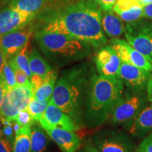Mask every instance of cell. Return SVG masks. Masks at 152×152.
I'll use <instances>...</instances> for the list:
<instances>
[{"mask_svg": "<svg viewBox=\"0 0 152 152\" xmlns=\"http://www.w3.org/2000/svg\"><path fill=\"white\" fill-rule=\"evenodd\" d=\"M92 0L75 3L45 11L39 16L40 29L61 33L90 44L94 48L107 42L102 24L101 8Z\"/></svg>", "mask_w": 152, "mask_h": 152, "instance_id": "6da1fadb", "label": "cell"}, {"mask_svg": "<svg viewBox=\"0 0 152 152\" xmlns=\"http://www.w3.org/2000/svg\"><path fill=\"white\" fill-rule=\"evenodd\" d=\"M85 66L64 71L56 81L51 101L69 115L77 127L83 124L92 76Z\"/></svg>", "mask_w": 152, "mask_h": 152, "instance_id": "7a4b0ae2", "label": "cell"}, {"mask_svg": "<svg viewBox=\"0 0 152 152\" xmlns=\"http://www.w3.org/2000/svg\"><path fill=\"white\" fill-rule=\"evenodd\" d=\"M124 96V84L118 76H92L87 101L85 120L92 125L110 118L117 104Z\"/></svg>", "mask_w": 152, "mask_h": 152, "instance_id": "3957f363", "label": "cell"}, {"mask_svg": "<svg viewBox=\"0 0 152 152\" xmlns=\"http://www.w3.org/2000/svg\"><path fill=\"white\" fill-rule=\"evenodd\" d=\"M34 39L43 54L60 66L83 60L91 54L90 44L64 34L38 30Z\"/></svg>", "mask_w": 152, "mask_h": 152, "instance_id": "277c9868", "label": "cell"}, {"mask_svg": "<svg viewBox=\"0 0 152 152\" xmlns=\"http://www.w3.org/2000/svg\"><path fill=\"white\" fill-rule=\"evenodd\" d=\"M33 98V91L30 85H18L6 92L0 107L1 121H14L19 111L27 109Z\"/></svg>", "mask_w": 152, "mask_h": 152, "instance_id": "5b68a950", "label": "cell"}, {"mask_svg": "<svg viewBox=\"0 0 152 152\" xmlns=\"http://www.w3.org/2000/svg\"><path fill=\"white\" fill-rule=\"evenodd\" d=\"M125 93L112 112L110 118L114 124L128 123L147 104V92L144 90H132Z\"/></svg>", "mask_w": 152, "mask_h": 152, "instance_id": "8992f818", "label": "cell"}, {"mask_svg": "<svg viewBox=\"0 0 152 152\" xmlns=\"http://www.w3.org/2000/svg\"><path fill=\"white\" fill-rule=\"evenodd\" d=\"M94 145L101 152H136L135 144L125 133L104 131L93 138Z\"/></svg>", "mask_w": 152, "mask_h": 152, "instance_id": "52a82bcc", "label": "cell"}, {"mask_svg": "<svg viewBox=\"0 0 152 152\" xmlns=\"http://www.w3.org/2000/svg\"><path fill=\"white\" fill-rule=\"evenodd\" d=\"M128 24L125 32L126 41L152 64V24L139 26L135 22Z\"/></svg>", "mask_w": 152, "mask_h": 152, "instance_id": "ba28073f", "label": "cell"}, {"mask_svg": "<svg viewBox=\"0 0 152 152\" xmlns=\"http://www.w3.org/2000/svg\"><path fill=\"white\" fill-rule=\"evenodd\" d=\"M39 123L63 152H75L80 147V139L74 132L51 125L43 115Z\"/></svg>", "mask_w": 152, "mask_h": 152, "instance_id": "9c48e42d", "label": "cell"}, {"mask_svg": "<svg viewBox=\"0 0 152 152\" xmlns=\"http://www.w3.org/2000/svg\"><path fill=\"white\" fill-rule=\"evenodd\" d=\"M110 46L118 55L121 62L141 68L152 73V64L147 57L134 49L128 42L119 38H112Z\"/></svg>", "mask_w": 152, "mask_h": 152, "instance_id": "30bf717a", "label": "cell"}, {"mask_svg": "<svg viewBox=\"0 0 152 152\" xmlns=\"http://www.w3.org/2000/svg\"><path fill=\"white\" fill-rule=\"evenodd\" d=\"M31 35L32 30L25 27L0 36V48L6 59L9 60L27 47Z\"/></svg>", "mask_w": 152, "mask_h": 152, "instance_id": "8fae6325", "label": "cell"}, {"mask_svg": "<svg viewBox=\"0 0 152 152\" xmlns=\"http://www.w3.org/2000/svg\"><path fill=\"white\" fill-rule=\"evenodd\" d=\"M36 15L9 7L0 11V36L27 26Z\"/></svg>", "mask_w": 152, "mask_h": 152, "instance_id": "7c38bea8", "label": "cell"}, {"mask_svg": "<svg viewBox=\"0 0 152 152\" xmlns=\"http://www.w3.org/2000/svg\"><path fill=\"white\" fill-rule=\"evenodd\" d=\"M151 73L137 66L122 62L118 77L130 89L144 90Z\"/></svg>", "mask_w": 152, "mask_h": 152, "instance_id": "4fadbf2b", "label": "cell"}, {"mask_svg": "<svg viewBox=\"0 0 152 152\" xmlns=\"http://www.w3.org/2000/svg\"><path fill=\"white\" fill-rule=\"evenodd\" d=\"M121 60L111 46L99 49L95 57V64L99 73L106 76H118Z\"/></svg>", "mask_w": 152, "mask_h": 152, "instance_id": "5bb4252c", "label": "cell"}, {"mask_svg": "<svg viewBox=\"0 0 152 152\" xmlns=\"http://www.w3.org/2000/svg\"><path fill=\"white\" fill-rule=\"evenodd\" d=\"M127 124L130 134L137 137L152 132V104H147Z\"/></svg>", "mask_w": 152, "mask_h": 152, "instance_id": "9a60e30c", "label": "cell"}, {"mask_svg": "<svg viewBox=\"0 0 152 152\" xmlns=\"http://www.w3.org/2000/svg\"><path fill=\"white\" fill-rule=\"evenodd\" d=\"M144 7L140 0H118L113 10L123 21L132 23L143 17Z\"/></svg>", "mask_w": 152, "mask_h": 152, "instance_id": "2e32d148", "label": "cell"}, {"mask_svg": "<svg viewBox=\"0 0 152 152\" xmlns=\"http://www.w3.org/2000/svg\"><path fill=\"white\" fill-rule=\"evenodd\" d=\"M43 116L51 125L54 126L59 127L72 132H75L79 128L71 118L55 105L51 100Z\"/></svg>", "mask_w": 152, "mask_h": 152, "instance_id": "e0dca14e", "label": "cell"}, {"mask_svg": "<svg viewBox=\"0 0 152 152\" xmlns=\"http://www.w3.org/2000/svg\"><path fill=\"white\" fill-rule=\"evenodd\" d=\"M102 16V24L104 32L111 38H118L125 32L123 20L113 10L104 11Z\"/></svg>", "mask_w": 152, "mask_h": 152, "instance_id": "ac0fdd59", "label": "cell"}, {"mask_svg": "<svg viewBox=\"0 0 152 152\" xmlns=\"http://www.w3.org/2000/svg\"><path fill=\"white\" fill-rule=\"evenodd\" d=\"M29 62L33 75H38L45 78L53 70L52 66L36 49H32L29 54Z\"/></svg>", "mask_w": 152, "mask_h": 152, "instance_id": "d6986e66", "label": "cell"}, {"mask_svg": "<svg viewBox=\"0 0 152 152\" xmlns=\"http://www.w3.org/2000/svg\"><path fill=\"white\" fill-rule=\"evenodd\" d=\"M31 128L20 127L15 135L13 152H31Z\"/></svg>", "mask_w": 152, "mask_h": 152, "instance_id": "ffe728a7", "label": "cell"}, {"mask_svg": "<svg viewBox=\"0 0 152 152\" xmlns=\"http://www.w3.org/2000/svg\"><path fill=\"white\" fill-rule=\"evenodd\" d=\"M30 141L31 152H48V137L40 127H32Z\"/></svg>", "mask_w": 152, "mask_h": 152, "instance_id": "44dd1931", "label": "cell"}, {"mask_svg": "<svg viewBox=\"0 0 152 152\" xmlns=\"http://www.w3.org/2000/svg\"><path fill=\"white\" fill-rule=\"evenodd\" d=\"M57 74L54 69L49 73L45 83L33 93V98L40 100L51 99L55 85L56 83Z\"/></svg>", "mask_w": 152, "mask_h": 152, "instance_id": "7402d4cb", "label": "cell"}, {"mask_svg": "<svg viewBox=\"0 0 152 152\" xmlns=\"http://www.w3.org/2000/svg\"><path fill=\"white\" fill-rule=\"evenodd\" d=\"M47 0H11L9 6L15 9L36 15L45 5Z\"/></svg>", "mask_w": 152, "mask_h": 152, "instance_id": "603a6c76", "label": "cell"}, {"mask_svg": "<svg viewBox=\"0 0 152 152\" xmlns=\"http://www.w3.org/2000/svg\"><path fill=\"white\" fill-rule=\"evenodd\" d=\"M28 47H26L23 49H22L20 52L15 55L7 61L11 66H16L19 69H21L27 75L29 76L30 78H31L33 73H32L30 67V62H29V54H28Z\"/></svg>", "mask_w": 152, "mask_h": 152, "instance_id": "cb8c5ba5", "label": "cell"}, {"mask_svg": "<svg viewBox=\"0 0 152 152\" xmlns=\"http://www.w3.org/2000/svg\"><path fill=\"white\" fill-rule=\"evenodd\" d=\"M50 100L51 99L40 100L33 98V99L30 102L28 110L36 122H39L42 116L45 114Z\"/></svg>", "mask_w": 152, "mask_h": 152, "instance_id": "d4e9b609", "label": "cell"}, {"mask_svg": "<svg viewBox=\"0 0 152 152\" xmlns=\"http://www.w3.org/2000/svg\"><path fill=\"white\" fill-rule=\"evenodd\" d=\"M1 74H2L5 83L7 92H8V91L16 86L17 83L14 70L9 64L7 60H6Z\"/></svg>", "mask_w": 152, "mask_h": 152, "instance_id": "484cf974", "label": "cell"}, {"mask_svg": "<svg viewBox=\"0 0 152 152\" xmlns=\"http://www.w3.org/2000/svg\"><path fill=\"white\" fill-rule=\"evenodd\" d=\"M14 121L20 127H30L31 128L35 120L32 117L31 114L27 109L19 111L16 116L15 117Z\"/></svg>", "mask_w": 152, "mask_h": 152, "instance_id": "4316f807", "label": "cell"}, {"mask_svg": "<svg viewBox=\"0 0 152 152\" xmlns=\"http://www.w3.org/2000/svg\"><path fill=\"white\" fill-rule=\"evenodd\" d=\"M11 67L14 68L15 75H16V79L17 85H31V82L30 78L27 74L21 69H19L16 66H11Z\"/></svg>", "mask_w": 152, "mask_h": 152, "instance_id": "83f0119b", "label": "cell"}, {"mask_svg": "<svg viewBox=\"0 0 152 152\" xmlns=\"http://www.w3.org/2000/svg\"><path fill=\"white\" fill-rule=\"evenodd\" d=\"M136 152H152V132L144 138L137 147Z\"/></svg>", "mask_w": 152, "mask_h": 152, "instance_id": "f1b7e54d", "label": "cell"}, {"mask_svg": "<svg viewBox=\"0 0 152 152\" xmlns=\"http://www.w3.org/2000/svg\"><path fill=\"white\" fill-rule=\"evenodd\" d=\"M14 143L8 138L0 137V152H13Z\"/></svg>", "mask_w": 152, "mask_h": 152, "instance_id": "f546056e", "label": "cell"}, {"mask_svg": "<svg viewBox=\"0 0 152 152\" xmlns=\"http://www.w3.org/2000/svg\"><path fill=\"white\" fill-rule=\"evenodd\" d=\"M47 77H42L38 75H33L31 78H30V82H31L32 88H33V93L35 92L37 89H39L42 85L46 81Z\"/></svg>", "mask_w": 152, "mask_h": 152, "instance_id": "4dcf8cb0", "label": "cell"}, {"mask_svg": "<svg viewBox=\"0 0 152 152\" xmlns=\"http://www.w3.org/2000/svg\"><path fill=\"white\" fill-rule=\"evenodd\" d=\"M118 0H94L103 11H109L113 9Z\"/></svg>", "mask_w": 152, "mask_h": 152, "instance_id": "1f68e13d", "label": "cell"}, {"mask_svg": "<svg viewBox=\"0 0 152 152\" xmlns=\"http://www.w3.org/2000/svg\"><path fill=\"white\" fill-rule=\"evenodd\" d=\"M7 92V89H6V85L4 80L2 74L0 75V107L2 104L4 98Z\"/></svg>", "mask_w": 152, "mask_h": 152, "instance_id": "d6a6232c", "label": "cell"}, {"mask_svg": "<svg viewBox=\"0 0 152 152\" xmlns=\"http://www.w3.org/2000/svg\"><path fill=\"white\" fill-rule=\"evenodd\" d=\"M146 92H147L148 102L152 104V73L147 82V87H146Z\"/></svg>", "mask_w": 152, "mask_h": 152, "instance_id": "836d02e7", "label": "cell"}, {"mask_svg": "<svg viewBox=\"0 0 152 152\" xmlns=\"http://www.w3.org/2000/svg\"><path fill=\"white\" fill-rule=\"evenodd\" d=\"M84 151L85 152H101L90 140L85 144Z\"/></svg>", "mask_w": 152, "mask_h": 152, "instance_id": "e575fe53", "label": "cell"}, {"mask_svg": "<svg viewBox=\"0 0 152 152\" xmlns=\"http://www.w3.org/2000/svg\"><path fill=\"white\" fill-rule=\"evenodd\" d=\"M142 16L146 18L152 19V4L144 6L143 9V16Z\"/></svg>", "mask_w": 152, "mask_h": 152, "instance_id": "d590c367", "label": "cell"}, {"mask_svg": "<svg viewBox=\"0 0 152 152\" xmlns=\"http://www.w3.org/2000/svg\"><path fill=\"white\" fill-rule=\"evenodd\" d=\"M6 60L7 59H6L2 51H1V48H0V75H1L3 71V68L4 66Z\"/></svg>", "mask_w": 152, "mask_h": 152, "instance_id": "8d00e7d4", "label": "cell"}, {"mask_svg": "<svg viewBox=\"0 0 152 152\" xmlns=\"http://www.w3.org/2000/svg\"><path fill=\"white\" fill-rule=\"evenodd\" d=\"M140 1L143 6L151 4H152V0H140Z\"/></svg>", "mask_w": 152, "mask_h": 152, "instance_id": "74e56055", "label": "cell"}, {"mask_svg": "<svg viewBox=\"0 0 152 152\" xmlns=\"http://www.w3.org/2000/svg\"><path fill=\"white\" fill-rule=\"evenodd\" d=\"M1 136H3V134H2V130L0 129V137H1Z\"/></svg>", "mask_w": 152, "mask_h": 152, "instance_id": "f35d334b", "label": "cell"}, {"mask_svg": "<svg viewBox=\"0 0 152 152\" xmlns=\"http://www.w3.org/2000/svg\"><path fill=\"white\" fill-rule=\"evenodd\" d=\"M79 152H85V151H84V150H83V151H80Z\"/></svg>", "mask_w": 152, "mask_h": 152, "instance_id": "ab89813d", "label": "cell"}]
</instances>
